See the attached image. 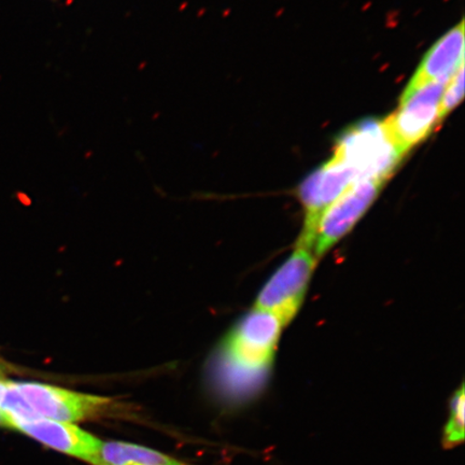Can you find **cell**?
I'll list each match as a JSON object with an SVG mask.
<instances>
[{"instance_id": "6da1fadb", "label": "cell", "mask_w": 465, "mask_h": 465, "mask_svg": "<svg viewBox=\"0 0 465 465\" xmlns=\"http://www.w3.org/2000/svg\"><path fill=\"white\" fill-rule=\"evenodd\" d=\"M334 159L356 173L358 179L386 183L404 154L395 145L385 122L364 120L346 130L337 139Z\"/></svg>"}, {"instance_id": "7a4b0ae2", "label": "cell", "mask_w": 465, "mask_h": 465, "mask_svg": "<svg viewBox=\"0 0 465 465\" xmlns=\"http://www.w3.org/2000/svg\"><path fill=\"white\" fill-rule=\"evenodd\" d=\"M447 83L407 85L400 107L383 120L389 135L404 155L432 133L440 120V103Z\"/></svg>"}, {"instance_id": "3957f363", "label": "cell", "mask_w": 465, "mask_h": 465, "mask_svg": "<svg viewBox=\"0 0 465 465\" xmlns=\"http://www.w3.org/2000/svg\"><path fill=\"white\" fill-rule=\"evenodd\" d=\"M317 258L312 250L296 247L262 289L255 307L275 315L282 327L287 325L303 303Z\"/></svg>"}, {"instance_id": "277c9868", "label": "cell", "mask_w": 465, "mask_h": 465, "mask_svg": "<svg viewBox=\"0 0 465 465\" xmlns=\"http://www.w3.org/2000/svg\"><path fill=\"white\" fill-rule=\"evenodd\" d=\"M358 177L351 168L334 158L312 173L300 185L299 194L305 211L303 230L296 247L312 250L320 219L337 197Z\"/></svg>"}, {"instance_id": "5b68a950", "label": "cell", "mask_w": 465, "mask_h": 465, "mask_svg": "<svg viewBox=\"0 0 465 465\" xmlns=\"http://www.w3.org/2000/svg\"><path fill=\"white\" fill-rule=\"evenodd\" d=\"M383 183L374 179H360L325 209L318 225L315 243L316 258L328 252L347 232H351L374 203Z\"/></svg>"}, {"instance_id": "8992f818", "label": "cell", "mask_w": 465, "mask_h": 465, "mask_svg": "<svg viewBox=\"0 0 465 465\" xmlns=\"http://www.w3.org/2000/svg\"><path fill=\"white\" fill-rule=\"evenodd\" d=\"M15 386L40 418L61 422L91 420L104 415L112 401L96 395L66 391L38 382H15Z\"/></svg>"}, {"instance_id": "52a82bcc", "label": "cell", "mask_w": 465, "mask_h": 465, "mask_svg": "<svg viewBox=\"0 0 465 465\" xmlns=\"http://www.w3.org/2000/svg\"><path fill=\"white\" fill-rule=\"evenodd\" d=\"M15 430L31 436L52 450L93 463L102 441L68 422L45 418L17 424Z\"/></svg>"}, {"instance_id": "ba28073f", "label": "cell", "mask_w": 465, "mask_h": 465, "mask_svg": "<svg viewBox=\"0 0 465 465\" xmlns=\"http://www.w3.org/2000/svg\"><path fill=\"white\" fill-rule=\"evenodd\" d=\"M464 64V22L446 33L422 58L410 85L429 83H449L453 74Z\"/></svg>"}, {"instance_id": "9c48e42d", "label": "cell", "mask_w": 465, "mask_h": 465, "mask_svg": "<svg viewBox=\"0 0 465 465\" xmlns=\"http://www.w3.org/2000/svg\"><path fill=\"white\" fill-rule=\"evenodd\" d=\"M93 465H187L162 455V453L145 449V447L108 441L102 443Z\"/></svg>"}, {"instance_id": "30bf717a", "label": "cell", "mask_w": 465, "mask_h": 465, "mask_svg": "<svg viewBox=\"0 0 465 465\" xmlns=\"http://www.w3.org/2000/svg\"><path fill=\"white\" fill-rule=\"evenodd\" d=\"M464 440V389L463 386L450 400V418L447 420L441 444L446 450L455 449Z\"/></svg>"}, {"instance_id": "8fae6325", "label": "cell", "mask_w": 465, "mask_h": 465, "mask_svg": "<svg viewBox=\"0 0 465 465\" xmlns=\"http://www.w3.org/2000/svg\"><path fill=\"white\" fill-rule=\"evenodd\" d=\"M464 97V64L447 83L440 103V120L443 121Z\"/></svg>"}, {"instance_id": "7c38bea8", "label": "cell", "mask_w": 465, "mask_h": 465, "mask_svg": "<svg viewBox=\"0 0 465 465\" xmlns=\"http://www.w3.org/2000/svg\"><path fill=\"white\" fill-rule=\"evenodd\" d=\"M8 381H4L3 378H0V404L3 402L4 395L5 391H7Z\"/></svg>"}, {"instance_id": "4fadbf2b", "label": "cell", "mask_w": 465, "mask_h": 465, "mask_svg": "<svg viewBox=\"0 0 465 465\" xmlns=\"http://www.w3.org/2000/svg\"><path fill=\"white\" fill-rule=\"evenodd\" d=\"M0 427L5 428V422L2 411H0Z\"/></svg>"}, {"instance_id": "5bb4252c", "label": "cell", "mask_w": 465, "mask_h": 465, "mask_svg": "<svg viewBox=\"0 0 465 465\" xmlns=\"http://www.w3.org/2000/svg\"><path fill=\"white\" fill-rule=\"evenodd\" d=\"M2 377H3V371H2V370H0V378H2Z\"/></svg>"}]
</instances>
